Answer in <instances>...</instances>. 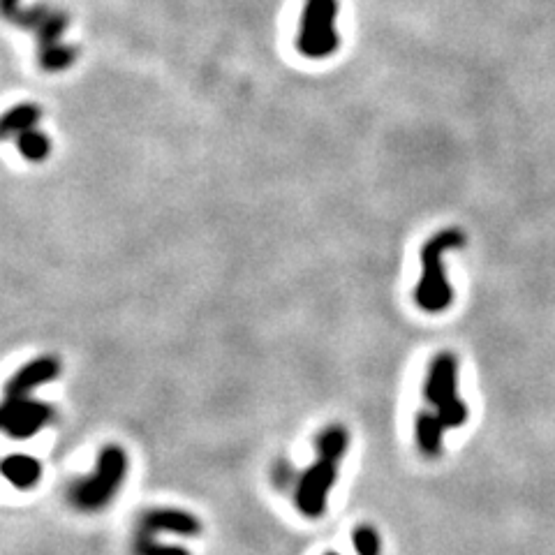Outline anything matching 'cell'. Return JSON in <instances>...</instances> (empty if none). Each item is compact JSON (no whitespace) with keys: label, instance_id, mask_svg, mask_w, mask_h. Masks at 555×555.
<instances>
[{"label":"cell","instance_id":"3957f363","mask_svg":"<svg viewBox=\"0 0 555 555\" xmlns=\"http://www.w3.org/2000/svg\"><path fill=\"white\" fill-rule=\"evenodd\" d=\"M458 361L454 354L442 352L431 361L428 377L424 384V398L440 414L442 424L447 428H458L468 421V405L458 398Z\"/></svg>","mask_w":555,"mask_h":555},{"label":"cell","instance_id":"7a4b0ae2","mask_svg":"<svg viewBox=\"0 0 555 555\" xmlns=\"http://www.w3.org/2000/svg\"><path fill=\"white\" fill-rule=\"evenodd\" d=\"M125 475H128V454L118 444H109L100 451L95 472L70 486L68 500L79 512H100L109 502H114Z\"/></svg>","mask_w":555,"mask_h":555},{"label":"cell","instance_id":"e0dca14e","mask_svg":"<svg viewBox=\"0 0 555 555\" xmlns=\"http://www.w3.org/2000/svg\"><path fill=\"white\" fill-rule=\"evenodd\" d=\"M352 544L357 555H380L382 553V539L373 525H359L352 532Z\"/></svg>","mask_w":555,"mask_h":555},{"label":"cell","instance_id":"277c9868","mask_svg":"<svg viewBox=\"0 0 555 555\" xmlns=\"http://www.w3.org/2000/svg\"><path fill=\"white\" fill-rule=\"evenodd\" d=\"M336 0H308L303 10L301 31L296 47L308 58H327L338 49V31H336Z\"/></svg>","mask_w":555,"mask_h":555},{"label":"cell","instance_id":"2e32d148","mask_svg":"<svg viewBox=\"0 0 555 555\" xmlns=\"http://www.w3.org/2000/svg\"><path fill=\"white\" fill-rule=\"evenodd\" d=\"M74 58H77V49L65 47V44H56V47H51L47 51H40V65L49 72L70 68Z\"/></svg>","mask_w":555,"mask_h":555},{"label":"cell","instance_id":"9c48e42d","mask_svg":"<svg viewBox=\"0 0 555 555\" xmlns=\"http://www.w3.org/2000/svg\"><path fill=\"white\" fill-rule=\"evenodd\" d=\"M447 426L442 424L440 414L431 410H421L414 421V438L417 447L426 458H438L442 454V440Z\"/></svg>","mask_w":555,"mask_h":555},{"label":"cell","instance_id":"4fadbf2b","mask_svg":"<svg viewBox=\"0 0 555 555\" xmlns=\"http://www.w3.org/2000/svg\"><path fill=\"white\" fill-rule=\"evenodd\" d=\"M70 19L65 12H58V10H51L49 17L42 21L40 28H37L35 35H37V47L40 51H47L51 47H56V44H61V35L65 33V28H68Z\"/></svg>","mask_w":555,"mask_h":555},{"label":"cell","instance_id":"5b68a950","mask_svg":"<svg viewBox=\"0 0 555 555\" xmlns=\"http://www.w3.org/2000/svg\"><path fill=\"white\" fill-rule=\"evenodd\" d=\"M338 479V463L317 458L308 470L301 472L294 486V505L306 518H320L327 512L331 488Z\"/></svg>","mask_w":555,"mask_h":555},{"label":"cell","instance_id":"ac0fdd59","mask_svg":"<svg viewBox=\"0 0 555 555\" xmlns=\"http://www.w3.org/2000/svg\"><path fill=\"white\" fill-rule=\"evenodd\" d=\"M301 475H296V470L292 468L287 461H278L273 465V484L280 486V488H287V486H296V481H299Z\"/></svg>","mask_w":555,"mask_h":555},{"label":"cell","instance_id":"6da1fadb","mask_svg":"<svg viewBox=\"0 0 555 555\" xmlns=\"http://www.w3.org/2000/svg\"><path fill=\"white\" fill-rule=\"evenodd\" d=\"M465 243V236L461 229H442L435 236H431L421 248V278L414 292V301L426 313H442L444 308L451 306L454 292L447 276H444L442 259L444 253L451 248H461Z\"/></svg>","mask_w":555,"mask_h":555},{"label":"cell","instance_id":"ffe728a7","mask_svg":"<svg viewBox=\"0 0 555 555\" xmlns=\"http://www.w3.org/2000/svg\"><path fill=\"white\" fill-rule=\"evenodd\" d=\"M324 555H340V553H324Z\"/></svg>","mask_w":555,"mask_h":555},{"label":"cell","instance_id":"d6986e66","mask_svg":"<svg viewBox=\"0 0 555 555\" xmlns=\"http://www.w3.org/2000/svg\"><path fill=\"white\" fill-rule=\"evenodd\" d=\"M19 10H21L19 0H3V14H5L7 21H10Z\"/></svg>","mask_w":555,"mask_h":555},{"label":"cell","instance_id":"8992f818","mask_svg":"<svg viewBox=\"0 0 555 555\" xmlns=\"http://www.w3.org/2000/svg\"><path fill=\"white\" fill-rule=\"evenodd\" d=\"M56 417L49 403L35 401L31 396L5 398L0 407V426L14 440H28L42 431Z\"/></svg>","mask_w":555,"mask_h":555},{"label":"cell","instance_id":"ba28073f","mask_svg":"<svg viewBox=\"0 0 555 555\" xmlns=\"http://www.w3.org/2000/svg\"><path fill=\"white\" fill-rule=\"evenodd\" d=\"M61 375V361L56 357H37L33 361H28L26 366H21L17 373L12 375V380L7 382L5 387V398H21V396H31V391L42 387L51 380Z\"/></svg>","mask_w":555,"mask_h":555},{"label":"cell","instance_id":"52a82bcc","mask_svg":"<svg viewBox=\"0 0 555 555\" xmlns=\"http://www.w3.org/2000/svg\"><path fill=\"white\" fill-rule=\"evenodd\" d=\"M204 525L195 514L183 512V509H172V507H158L151 509L142 516L139 521V532L142 535H160V532H167V535H179L195 539L202 535Z\"/></svg>","mask_w":555,"mask_h":555},{"label":"cell","instance_id":"5bb4252c","mask_svg":"<svg viewBox=\"0 0 555 555\" xmlns=\"http://www.w3.org/2000/svg\"><path fill=\"white\" fill-rule=\"evenodd\" d=\"M17 139V148L19 153L24 155L26 160H33V162H42L47 158L49 151H51V144H49V137L44 135L40 130H26L21 132V135L14 137Z\"/></svg>","mask_w":555,"mask_h":555},{"label":"cell","instance_id":"30bf717a","mask_svg":"<svg viewBox=\"0 0 555 555\" xmlns=\"http://www.w3.org/2000/svg\"><path fill=\"white\" fill-rule=\"evenodd\" d=\"M3 477L19 491H31L42 479V463L28 454H12L3 461Z\"/></svg>","mask_w":555,"mask_h":555},{"label":"cell","instance_id":"7c38bea8","mask_svg":"<svg viewBox=\"0 0 555 555\" xmlns=\"http://www.w3.org/2000/svg\"><path fill=\"white\" fill-rule=\"evenodd\" d=\"M42 111L35 105H17L10 111H5L3 123H0V130H3V137H17L21 132L33 130L37 121H40Z\"/></svg>","mask_w":555,"mask_h":555},{"label":"cell","instance_id":"9a60e30c","mask_svg":"<svg viewBox=\"0 0 555 555\" xmlns=\"http://www.w3.org/2000/svg\"><path fill=\"white\" fill-rule=\"evenodd\" d=\"M132 553L135 555H192L188 549H183L179 544H165L151 535H142L137 532L135 544H132Z\"/></svg>","mask_w":555,"mask_h":555},{"label":"cell","instance_id":"8fae6325","mask_svg":"<svg viewBox=\"0 0 555 555\" xmlns=\"http://www.w3.org/2000/svg\"><path fill=\"white\" fill-rule=\"evenodd\" d=\"M347 447H350V433L340 424H333L315 438V451L317 458H327V461L340 463V458L345 456Z\"/></svg>","mask_w":555,"mask_h":555}]
</instances>
